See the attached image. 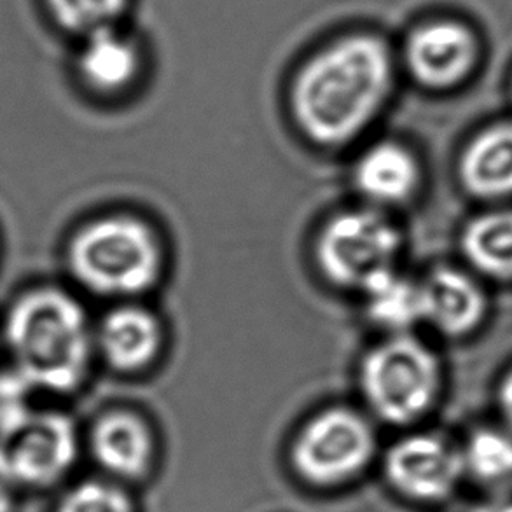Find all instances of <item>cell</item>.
<instances>
[{
	"mask_svg": "<svg viewBox=\"0 0 512 512\" xmlns=\"http://www.w3.org/2000/svg\"><path fill=\"white\" fill-rule=\"evenodd\" d=\"M392 83L387 46L371 35H353L306 63L292 90V112L315 144L343 146L378 116Z\"/></svg>",
	"mask_w": 512,
	"mask_h": 512,
	"instance_id": "6da1fadb",
	"label": "cell"
},
{
	"mask_svg": "<svg viewBox=\"0 0 512 512\" xmlns=\"http://www.w3.org/2000/svg\"><path fill=\"white\" fill-rule=\"evenodd\" d=\"M4 338L14 371L28 385L70 394L90 371L93 334L83 305L58 287L21 294L6 315Z\"/></svg>",
	"mask_w": 512,
	"mask_h": 512,
	"instance_id": "7a4b0ae2",
	"label": "cell"
},
{
	"mask_svg": "<svg viewBox=\"0 0 512 512\" xmlns=\"http://www.w3.org/2000/svg\"><path fill=\"white\" fill-rule=\"evenodd\" d=\"M67 261L70 273L88 291L121 298L149 291L158 282L163 252L149 224L128 215H109L72 236Z\"/></svg>",
	"mask_w": 512,
	"mask_h": 512,
	"instance_id": "3957f363",
	"label": "cell"
},
{
	"mask_svg": "<svg viewBox=\"0 0 512 512\" xmlns=\"http://www.w3.org/2000/svg\"><path fill=\"white\" fill-rule=\"evenodd\" d=\"M360 385L381 420L406 425L436 404L443 387V366L423 341L411 334H394L367 353Z\"/></svg>",
	"mask_w": 512,
	"mask_h": 512,
	"instance_id": "277c9868",
	"label": "cell"
},
{
	"mask_svg": "<svg viewBox=\"0 0 512 512\" xmlns=\"http://www.w3.org/2000/svg\"><path fill=\"white\" fill-rule=\"evenodd\" d=\"M401 247L399 229L383 215L350 210L320 231L317 263L331 284L362 291L374 278L395 270Z\"/></svg>",
	"mask_w": 512,
	"mask_h": 512,
	"instance_id": "5b68a950",
	"label": "cell"
},
{
	"mask_svg": "<svg viewBox=\"0 0 512 512\" xmlns=\"http://www.w3.org/2000/svg\"><path fill=\"white\" fill-rule=\"evenodd\" d=\"M373 453L369 423L350 409L334 408L315 416L301 430L292 448V462L308 483L334 486L357 476Z\"/></svg>",
	"mask_w": 512,
	"mask_h": 512,
	"instance_id": "8992f818",
	"label": "cell"
},
{
	"mask_svg": "<svg viewBox=\"0 0 512 512\" xmlns=\"http://www.w3.org/2000/svg\"><path fill=\"white\" fill-rule=\"evenodd\" d=\"M74 423L60 413H32L0 436V476L25 485H46L76 460Z\"/></svg>",
	"mask_w": 512,
	"mask_h": 512,
	"instance_id": "52a82bcc",
	"label": "cell"
},
{
	"mask_svg": "<svg viewBox=\"0 0 512 512\" xmlns=\"http://www.w3.org/2000/svg\"><path fill=\"white\" fill-rule=\"evenodd\" d=\"M464 474L462 451L455 450L441 437L409 436L388 451V481L409 499L422 502L448 499Z\"/></svg>",
	"mask_w": 512,
	"mask_h": 512,
	"instance_id": "ba28073f",
	"label": "cell"
},
{
	"mask_svg": "<svg viewBox=\"0 0 512 512\" xmlns=\"http://www.w3.org/2000/svg\"><path fill=\"white\" fill-rule=\"evenodd\" d=\"M406 60L411 74L425 88L451 90L471 76L478 62V42L460 23H430L411 35Z\"/></svg>",
	"mask_w": 512,
	"mask_h": 512,
	"instance_id": "9c48e42d",
	"label": "cell"
},
{
	"mask_svg": "<svg viewBox=\"0 0 512 512\" xmlns=\"http://www.w3.org/2000/svg\"><path fill=\"white\" fill-rule=\"evenodd\" d=\"M423 322L437 333L460 340L485 324L490 310L483 285L469 273L439 266L420 282Z\"/></svg>",
	"mask_w": 512,
	"mask_h": 512,
	"instance_id": "30bf717a",
	"label": "cell"
},
{
	"mask_svg": "<svg viewBox=\"0 0 512 512\" xmlns=\"http://www.w3.org/2000/svg\"><path fill=\"white\" fill-rule=\"evenodd\" d=\"M458 179L474 200L502 201L512 196V121H500L465 146Z\"/></svg>",
	"mask_w": 512,
	"mask_h": 512,
	"instance_id": "8fae6325",
	"label": "cell"
},
{
	"mask_svg": "<svg viewBox=\"0 0 512 512\" xmlns=\"http://www.w3.org/2000/svg\"><path fill=\"white\" fill-rule=\"evenodd\" d=\"M98 345L114 369L135 373L149 366L160 352L161 327L144 308L123 306L105 317Z\"/></svg>",
	"mask_w": 512,
	"mask_h": 512,
	"instance_id": "7c38bea8",
	"label": "cell"
},
{
	"mask_svg": "<svg viewBox=\"0 0 512 512\" xmlns=\"http://www.w3.org/2000/svg\"><path fill=\"white\" fill-rule=\"evenodd\" d=\"M91 443L100 465L119 478L144 476L153 458V437L146 423L125 411L98 420Z\"/></svg>",
	"mask_w": 512,
	"mask_h": 512,
	"instance_id": "4fadbf2b",
	"label": "cell"
},
{
	"mask_svg": "<svg viewBox=\"0 0 512 512\" xmlns=\"http://www.w3.org/2000/svg\"><path fill=\"white\" fill-rule=\"evenodd\" d=\"M422 172L411 151L395 142L367 149L355 167V184L366 198L383 205L409 200L420 186Z\"/></svg>",
	"mask_w": 512,
	"mask_h": 512,
	"instance_id": "5bb4252c",
	"label": "cell"
},
{
	"mask_svg": "<svg viewBox=\"0 0 512 512\" xmlns=\"http://www.w3.org/2000/svg\"><path fill=\"white\" fill-rule=\"evenodd\" d=\"M460 249L478 275L512 284V208L490 210L467 222Z\"/></svg>",
	"mask_w": 512,
	"mask_h": 512,
	"instance_id": "9a60e30c",
	"label": "cell"
},
{
	"mask_svg": "<svg viewBox=\"0 0 512 512\" xmlns=\"http://www.w3.org/2000/svg\"><path fill=\"white\" fill-rule=\"evenodd\" d=\"M366 310L374 324L394 334H409L423 322L422 289L397 271H387L362 289Z\"/></svg>",
	"mask_w": 512,
	"mask_h": 512,
	"instance_id": "2e32d148",
	"label": "cell"
},
{
	"mask_svg": "<svg viewBox=\"0 0 512 512\" xmlns=\"http://www.w3.org/2000/svg\"><path fill=\"white\" fill-rule=\"evenodd\" d=\"M79 67L91 88L111 93L132 83L139 70V55L132 42L104 28L91 34Z\"/></svg>",
	"mask_w": 512,
	"mask_h": 512,
	"instance_id": "e0dca14e",
	"label": "cell"
},
{
	"mask_svg": "<svg viewBox=\"0 0 512 512\" xmlns=\"http://www.w3.org/2000/svg\"><path fill=\"white\" fill-rule=\"evenodd\" d=\"M465 472L486 485L512 479V436L495 429H479L467 441Z\"/></svg>",
	"mask_w": 512,
	"mask_h": 512,
	"instance_id": "ac0fdd59",
	"label": "cell"
},
{
	"mask_svg": "<svg viewBox=\"0 0 512 512\" xmlns=\"http://www.w3.org/2000/svg\"><path fill=\"white\" fill-rule=\"evenodd\" d=\"M49 4L63 27L95 34L123 11L126 0H49Z\"/></svg>",
	"mask_w": 512,
	"mask_h": 512,
	"instance_id": "d6986e66",
	"label": "cell"
},
{
	"mask_svg": "<svg viewBox=\"0 0 512 512\" xmlns=\"http://www.w3.org/2000/svg\"><path fill=\"white\" fill-rule=\"evenodd\" d=\"M58 512H133L125 493L112 486L86 483L65 497Z\"/></svg>",
	"mask_w": 512,
	"mask_h": 512,
	"instance_id": "ffe728a7",
	"label": "cell"
},
{
	"mask_svg": "<svg viewBox=\"0 0 512 512\" xmlns=\"http://www.w3.org/2000/svg\"><path fill=\"white\" fill-rule=\"evenodd\" d=\"M32 387L16 371H0V436L25 422L30 411Z\"/></svg>",
	"mask_w": 512,
	"mask_h": 512,
	"instance_id": "44dd1931",
	"label": "cell"
},
{
	"mask_svg": "<svg viewBox=\"0 0 512 512\" xmlns=\"http://www.w3.org/2000/svg\"><path fill=\"white\" fill-rule=\"evenodd\" d=\"M497 404H499L500 415L504 418V422L512 430V367L500 380L499 388H497Z\"/></svg>",
	"mask_w": 512,
	"mask_h": 512,
	"instance_id": "7402d4cb",
	"label": "cell"
},
{
	"mask_svg": "<svg viewBox=\"0 0 512 512\" xmlns=\"http://www.w3.org/2000/svg\"><path fill=\"white\" fill-rule=\"evenodd\" d=\"M472 512H512V493H502L493 499L485 500L474 507Z\"/></svg>",
	"mask_w": 512,
	"mask_h": 512,
	"instance_id": "603a6c76",
	"label": "cell"
}]
</instances>
